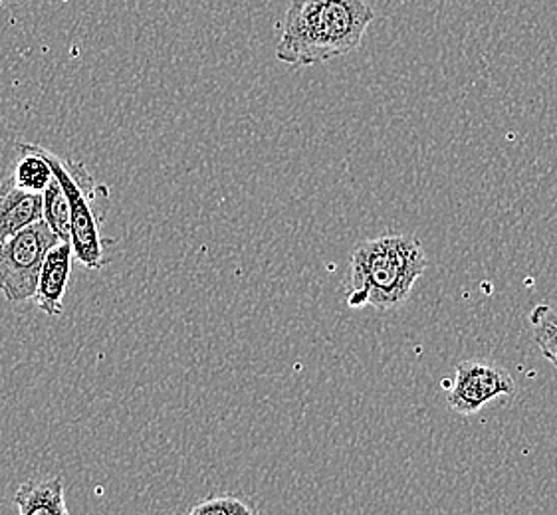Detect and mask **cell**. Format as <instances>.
<instances>
[{
	"mask_svg": "<svg viewBox=\"0 0 557 515\" xmlns=\"http://www.w3.org/2000/svg\"><path fill=\"white\" fill-rule=\"evenodd\" d=\"M373 18L369 0H292L276 58L304 67L346 56L361 46Z\"/></svg>",
	"mask_w": 557,
	"mask_h": 515,
	"instance_id": "obj_1",
	"label": "cell"
},
{
	"mask_svg": "<svg viewBox=\"0 0 557 515\" xmlns=\"http://www.w3.org/2000/svg\"><path fill=\"white\" fill-rule=\"evenodd\" d=\"M429 266L421 240L411 235H385L357 244L349 266L347 305L391 312L409 300Z\"/></svg>",
	"mask_w": 557,
	"mask_h": 515,
	"instance_id": "obj_2",
	"label": "cell"
},
{
	"mask_svg": "<svg viewBox=\"0 0 557 515\" xmlns=\"http://www.w3.org/2000/svg\"><path fill=\"white\" fill-rule=\"evenodd\" d=\"M28 147L48 161L54 177L66 192L74 256L88 269L103 268L108 264L106 248L112 247L115 240L100 235L101 214L96 204L110 199V189L94 179L82 161L60 158L54 151L36 143H28Z\"/></svg>",
	"mask_w": 557,
	"mask_h": 515,
	"instance_id": "obj_3",
	"label": "cell"
},
{
	"mask_svg": "<svg viewBox=\"0 0 557 515\" xmlns=\"http://www.w3.org/2000/svg\"><path fill=\"white\" fill-rule=\"evenodd\" d=\"M58 242L60 236L42 218L0 244V291L9 302L33 300L46 254Z\"/></svg>",
	"mask_w": 557,
	"mask_h": 515,
	"instance_id": "obj_4",
	"label": "cell"
},
{
	"mask_svg": "<svg viewBox=\"0 0 557 515\" xmlns=\"http://www.w3.org/2000/svg\"><path fill=\"white\" fill-rule=\"evenodd\" d=\"M516 382L510 373L491 361H462L448 389V406L462 416L476 415L486 404L513 397Z\"/></svg>",
	"mask_w": 557,
	"mask_h": 515,
	"instance_id": "obj_5",
	"label": "cell"
},
{
	"mask_svg": "<svg viewBox=\"0 0 557 515\" xmlns=\"http://www.w3.org/2000/svg\"><path fill=\"white\" fill-rule=\"evenodd\" d=\"M72 258L74 247L72 242H58L57 247L50 248L45 258V264L40 269V280L36 290V305L46 315L60 317L64 314V296H66L67 284L72 276Z\"/></svg>",
	"mask_w": 557,
	"mask_h": 515,
	"instance_id": "obj_6",
	"label": "cell"
},
{
	"mask_svg": "<svg viewBox=\"0 0 557 515\" xmlns=\"http://www.w3.org/2000/svg\"><path fill=\"white\" fill-rule=\"evenodd\" d=\"M45 197L42 192L21 189L12 175L0 180V244L18 235L26 226L42 221Z\"/></svg>",
	"mask_w": 557,
	"mask_h": 515,
	"instance_id": "obj_7",
	"label": "cell"
},
{
	"mask_svg": "<svg viewBox=\"0 0 557 515\" xmlns=\"http://www.w3.org/2000/svg\"><path fill=\"white\" fill-rule=\"evenodd\" d=\"M21 515H67L64 482L58 476L24 482L14 495Z\"/></svg>",
	"mask_w": 557,
	"mask_h": 515,
	"instance_id": "obj_8",
	"label": "cell"
},
{
	"mask_svg": "<svg viewBox=\"0 0 557 515\" xmlns=\"http://www.w3.org/2000/svg\"><path fill=\"white\" fill-rule=\"evenodd\" d=\"M18 149L21 159L11 173L12 179L24 191L45 192L50 180L54 179V171L40 153L28 147V143H18Z\"/></svg>",
	"mask_w": 557,
	"mask_h": 515,
	"instance_id": "obj_9",
	"label": "cell"
},
{
	"mask_svg": "<svg viewBox=\"0 0 557 515\" xmlns=\"http://www.w3.org/2000/svg\"><path fill=\"white\" fill-rule=\"evenodd\" d=\"M42 197H45V216L42 218L60 236L62 242H72L70 202H67L66 192L62 189V185H60L57 177L50 180V185L42 192Z\"/></svg>",
	"mask_w": 557,
	"mask_h": 515,
	"instance_id": "obj_10",
	"label": "cell"
},
{
	"mask_svg": "<svg viewBox=\"0 0 557 515\" xmlns=\"http://www.w3.org/2000/svg\"><path fill=\"white\" fill-rule=\"evenodd\" d=\"M530 322L534 325L537 348L557 369V312L547 305H537Z\"/></svg>",
	"mask_w": 557,
	"mask_h": 515,
	"instance_id": "obj_11",
	"label": "cell"
},
{
	"mask_svg": "<svg viewBox=\"0 0 557 515\" xmlns=\"http://www.w3.org/2000/svg\"><path fill=\"white\" fill-rule=\"evenodd\" d=\"M190 515H252L257 507L238 495H211L189 510Z\"/></svg>",
	"mask_w": 557,
	"mask_h": 515,
	"instance_id": "obj_12",
	"label": "cell"
},
{
	"mask_svg": "<svg viewBox=\"0 0 557 515\" xmlns=\"http://www.w3.org/2000/svg\"><path fill=\"white\" fill-rule=\"evenodd\" d=\"M2 2H4V0H0V4H2Z\"/></svg>",
	"mask_w": 557,
	"mask_h": 515,
	"instance_id": "obj_13",
	"label": "cell"
}]
</instances>
